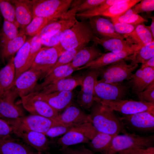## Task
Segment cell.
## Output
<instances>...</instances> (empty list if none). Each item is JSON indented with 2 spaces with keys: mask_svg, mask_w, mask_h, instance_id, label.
Returning <instances> with one entry per match:
<instances>
[{
  "mask_svg": "<svg viewBox=\"0 0 154 154\" xmlns=\"http://www.w3.org/2000/svg\"><path fill=\"white\" fill-rule=\"evenodd\" d=\"M92 124L99 132L117 135L126 132L120 118L108 106L94 101L89 114Z\"/></svg>",
  "mask_w": 154,
  "mask_h": 154,
  "instance_id": "6da1fadb",
  "label": "cell"
},
{
  "mask_svg": "<svg viewBox=\"0 0 154 154\" xmlns=\"http://www.w3.org/2000/svg\"><path fill=\"white\" fill-rule=\"evenodd\" d=\"M94 35L89 24L76 19L71 27L62 32L59 45L64 52L87 46Z\"/></svg>",
  "mask_w": 154,
  "mask_h": 154,
  "instance_id": "7a4b0ae2",
  "label": "cell"
},
{
  "mask_svg": "<svg viewBox=\"0 0 154 154\" xmlns=\"http://www.w3.org/2000/svg\"><path fill=\"white\" fill-rule=\"evenodd\" d=\"M113 138L109 147L101 153L116 154L123 150L135 148H146L153 147L154 135L141 136L125 132Z\"/></svg>",
  "mask_w": 154,
  "mask_h": 154,
  "instance_id": "3957f363",
  "label": "cell"
},
{
  "mask_svg": "<svg viewBox=\"0 0 154 154\" xmlns=\"http://www.w3.org/2000/svg\"><path fill=\"white\" fill-rule=\"evenodd\" d=\"M72 1V0L30 1L33 18L39 17L57 19L66 15Z\"/></svg>",
  "mask_w": 154,
  "mask_h": 154,
  "instance_id": "277c9868",
  "label": "cell"
},
{
  "mask_svg": "<svg viewBox=\"0 0 154 154\" xmlns=\"http://www.w3.org/2000/svg\"><path fill=\"white\" fill-rule=\"evenodd\" d=\"M138 66V64H127L124 60L99 68V77L102 81L108 83L122 84L130 79L132 72Z\"/></svg>",
  "mask_w": 154,
  "mask_h": 154,
  "instance_id": "5b68a950",
  "label": "cell"
},
{
  "mask_svg": "<svg viewBox=\"0 0 154 154\" xmlns=\"http://www.w3.org/2000/svg\"><path fill=\"white\" fill-rule=\"evenodd\" d=\"M99 73V69H88L82 74L81 88L77 96V102L85 110L91 108L94 102V88Z\"/></svg>",
  "mask_w": 154,
  "mask_h": 154,
  "instance_id": "8992f818",
  "label": "cell"
},
{
  "mask_svg": "<svg viewBox=\"0 0 154 154\" xmlns=\"http://www.w3.org/2000/svg\"><path fill=\"white\" fill-rule=\"evenodd\" d=\"M99 102L108 106L114 111L126 115L145 111L154 114V102L124 99L103 100Z\"/></svg>",
  "mask_w": 154,
  "mask_h": 154,
  "instance_id": "52a82bcc",
  "label": "cell"
},
{
  "mask_svg": "<svg viewBox=\"0 0 154 154\" xmlns=\"http://www.w3.org/2000/svg\"><path fill=\"white\" fill-rule=\"evenodd\" d=\"M129 88L127 84H112L98 80L94 88V101L123 100L127 94Z\"/></svg>",
  "mask_w": 154,
  "mask_h": 154,
  "instance_id": "ba28073f",
  "label": "cell"
},
{
  "mask_svg": "<svg viewBox=\"0 0 154 154\" xmlns=\"http://www.w3.org/2000/svg\"><path fill=\"white\" fill-rule=\"evenodd\" d=\"M4 119L11 125L18 126L44 134L51 128L63 125L52 120L38 115L32 114L15 119Z\"/></svg>",
  "mask_w": 154,
  "mask_h": 154,
  "instance_id": "9c48e42d",
  "label": "cell"
},
{
  "mask_svg": "<svg viewBox=\"0 0 154 154\" xmlns=\"http://www.w3.org/2000/svg\"><path fill=\"white\" fill-rule=\"evenodd\" d=\"M124 127L139 132H153L154 130V114L143 112L120 117Z\"/></svg>",
  "mask_w": 154,
  "mask_h": 154,
  "instance_id": "30bf717a",
  "label": "cell"
},
{
  "mask_svg": "<svg viewBox=\"0 0 154 154\" xmlns=\"http://www.w3.org/2000/svg\"><path fill=\"white\" fill-rule=\"evenodd\" d=\"M63 53L59 44L52 47H42L29 69L40 71L43 74L44 77Z\"/></svg>",
  "mask_w": 154,
  "mask_h": 154,
  "instance_id": "8fae6325",
  "label": "cell"
},
{
  "mask_svg": "<svg viewBox=\"0 0 154 154\" xmlns=\"http://www.w3.org/2000/svg\"><path fill=\"white\" fill-rule=\"evenodd\" d=\"M21 98V103L24 108L32 115L40 116L62 125L58 112L47 103L34 98L31 94Z\"/></svg>",
  "mask_w": 154,
  "mask_h": 154,
  "instance_id": "7c38bea8",
  "label": "cell"
},
{
  "mask_svg": "<svg viewBox=\"0 0 154 154\" xmlns=\"http://www.w3.org/2000/svg\"><path fill=\"white\" fill-rule=\"evenodd\" d=\"M18 96L14 86L0 97V117L3 119H15L24 116L21 108L14 103Z\"/></svg>",
  "mask_w": 154,
  "mask_h": 154,
  "instance_id": "4fadbf2b",
  "label": "cell"
},
{
  "mask_svg": "<svg viewBox=\"0 0 154 154\" xmlns=\"http://www.w3.org/2000/svg\"><path fill=\"white\" fill-rule=\"evenodd\" d=\"M78 5L74 4V6L70 11H68L64 17L51 22L45 26L37 34L41 38L48 37L60 31L71 27L76 20L75 17L76 10Z\"/></svg>",
  "mask_w": 154,
  "mask_h": 154,
  "instance_id": "5bb4252c",
  "label": "cell"
},
{
  "mask_svg": "<svg viewBox=\"0 0 154 154\" xmlns=\"http://www.w3.org/2000/svg\"><path fill=\"white\" fill-rule=\"evenodd\" d=\"M11 125L13 127V133L38 152H44L50 149L49 142L44 134L18 126Z\"/></svg>",
  "mask_w": 154,
  "mask_h": 154,
  "instance_id": "9a60e30c",
  "label": "cell"
},
{
  "mask_svg": "<svg viewBox=\"0 0 154 154\" xmlns=\"http://www.w3.org/2000/svg\"><path fill=\"white\" fill-rule=\"evenodd\" d=\"M30 94L34 98L47 103L58 112L72 105L74 97L72 91L58 92L48 94L36 92Z\"/></svg>",
  "mask_w": 154,
  "mask_h": 154,
  "instance_id": "2e32d148",
  "label": "cell"
},
{
  "mask_svg": "<svg viewBox=\"0 0 154 154\" xmlns=\"http://www.w3.org/2000/svg\"><path fill=\"white\" fill-rule=\"evenodd\" d=\"M43 74L40 71L29 69L21 74L15 81L14 86L20 97L34 91L37 82Z\"/></svg>",
  "mask_w": 154,
  "mask_h": 154,
  "instance_id": "e0dca14e",
  "label": "cell"
},
{
  "mask_svg": "<svg viewBox=\"0 0 154 154\" xmlns=\"http://www.w3.org/2000/svg\"><path fill=\"white\" fill-rule=\"evenodd\" d=\"M139 49L133 48L118 52H109L103 53L96 59L78 68L77 70L83 69H99L122 60H125L129 56L136 52Z\"/></svg>",
  "mask_w": 154,
  "mask_h": 154,
  "instance_id": "ac0fdd59",
  "label": "cell"
},
{
  "mask_svg": "<svg viewBox=\"0 0 154 154\" xmlns=\"http://www.w3.org/2000/svg\"><path fill=\"white\" fill-rule=\"evenodd\" d=\"M88 19L89 24L95 36L100 38L124 39L123 35L116 31L113 23L108 19L98 15Z\"/></svg>",
  "mask_w": 154,
  "mask_h": 154,
  "instance_id": "d6986e66",
  "label": "cell"
},
{
  "mask_svg": "<svg viewBox=\"0 0 154 154\" xmlns=\"http://www.w3.org/2000/svg\"><path fill=\"white\" fill-rule=\"evenodd\" d=\"M127 84L133 93L138 94L154 81V68H140L128 80Z\"/></svg>",
  "mask_w": 154,
  "mask_h": 154,
  "instance_id": "ffe728a7",
  "label": "cell"
},
{
  "mask_svg": "<svg viewBox=\"0 0 154 154\" xmlns=\"http://www.w3.org/2000/svg\"><path fill=\"white\" fill-rule=\"evenodd\" d=\"M59 118L60 123L66 126L74 127L92 122L89 114H86L78 107L72 104L59 114Z\"/></svg>",
  "mask_w": 154,
  "mask_h": 154,
  "instance_id": "44dd1931",
  "label": "cell"
},
{
  "mask_svg": "<svg viewBox=\"0 0 154 154\" xmlns=\"http://www.w3.org/2000/svg\"><path fill=\"white\" fill-rule=\"evenodd\" d=\"M83 78L82 74L72 76L71 75L45 86L37 92L48 94L58 92L72 91L76 87L81 86Z\"/></svg>",
  "mask_w": 154,
  "mask_h": 154,
  "instance_id": "7402d4cb",
  "label": "cell"
},
{
  "mask_svg": "<svg viewBox=\"0 0 154 154\" xmlns=\"http://www.w3.org/2000/svg\"><path fill=\"white\" fill-rule=\"evenodd\" d=\"M95 43L90 46L82 48L77 53L72 61L70 63L74 68L77 69L101 56L103 53Z\"/></svg>",
  "mask_w": 154,
  "mask_h": 154,
  "instance_id": "603a6c76",
  "label": "cell"
},
{
  "mask_svg": "<svg viewBox=\"0 0 154 154\" xmlns=\"http://www.w3.org/2000/svg\"><path fill=\"white\" fill-rule=\"evenodd\" d=\"M10 1L14 6L16 20L19 27L21 29H23L33 19L30 1L14 0Z\"/></svg>",
  "mask_w": 154,
  "mask_h": 154,
  "instance_id": "cb8c5ba5",
  "label": "cell"
},
{
  "mask_svg": "<svg viewBox=\"0 0 154 154\" xmlns=\"http://www.w3.org/2000/svg\"><path fill=\"white\" fill-rule=\"evenodd\" d=\"M92 41L102 45L106 50L110 52H118L132 48H140L137 45L131 44L126 40L119 38H100L94 35Z\"/></svg>",
  "mask_w": 154,
  "mask_h": 154,
  "instance_id": "d4e9b609",
  "label": "cell"
},
{
  "mask_svg": "<svg viewBox=\"0 0 154 154\" xmlns=\"http://www.w3.org/2000/svg\"><path fill=\"white\" fill-rule=\"evenodd\" d=\"M123 36L124 39L131 44L137 45L140 48L154 41L149 26L144 23L137 25L131 33Z\"/></svg>",
  "mask_w": 154,
  "mask_h": 154,
  "instance_id": "484cf974",
  "label": "cell"
},
{
  "mask_svg": "<svg viewBox=\"0 0 154 154\" xmlns=\"http://www.w3.org/2000/svg\"><path fill=\"white\" fill-rule=\"evenodd\" d=\"M76 70L71 66L70 63L55 68L44 76L43 82L37 84L33 92H38L43 87L60 79L71 76Z\"/></svg>",
  "mask_w": 154,
  "mask_h": 154,
  "instance_id": "4316f807",
  "label": "cell"
},
{
  "mask_svg": "<svg viewBox=\"0 0 154 154\" xmlns=\"http://www.w3.org/2000/svg\"><path fill=\"white\" fill-rule=\"evenodd\" d=\"M13 57L9 62L0 70V97L14 86L15 71Z\"/></svg>",
  "mask_w": 154,
  "mask_h": 154,
  "instance_id": "83f0119b",
  "label": "cell"
},
{
  "mask_svg": "<svg viewBox=\"0 0 154 154\" xmlns=\"http://www.w3.org/2000/svg\"><path fill=\"white\" fill-rule=\"evenodd\" d=\"M26 35L19 32L13 39L0 42L1 56L3 62L7 58L14 54L22 47L26 41Z\"/></svg>",
  "mask_w": 154,
  "mask_h": 154,
  "instance_id": "f1b7e54d",
  "label": "cell"
},
{
  "mask_svg": "<svg viewBox=\"0 0 154 154\" xmlns=\"http://www.w3.org/2000/svg\"><path fill=\"white\" fill-rule=\"evenodd\" d=\"M28 146L12 138L0 140V154H31Z\"/></svg>",
  "mask_w": 154,
  "mask_h": 154,
  "instance_id": "f546056e",
  "label": "cell"
},
{
  "mask_svg": "<svg viewBox=\"0 0 154 154\" xmlns=\"http://www.w3.org/2000/svg\"><path fill=\"white\" fill-rule=\"evenodd\" d=\"M30 41V39L26 41L14 58L13 62L15 71V81L21 74L28 70Z\"/></svg>",
  "mask_w": 154,
  "mask_h": 154,
  "instance_id": "4dcf8cb0",
  "label": "cell"
},
{
  "mask_svg": "<svg viewBox=\"0 0 154 154\" xmlns=\"http://www.w3.org/2000/svg\"><path fill=\"white\" fill-rule=\"evenodd\" d=\"M90 140L80 133L70 131L64 134L57 141V143L64 148L72 145L81 143H89Z\"/></svg>",
  "mask_w": 154,
  "mask_h": 154,
  "instance_id": "1f68e13d",
  "label": "cell"
},
{
  "mask_svg": "<svg viewBox=\"0 0 154 154\" xmlns=\"http://www.w3.org/2000/svg\"><path fill=\"white\" fill-rule=\"evenodd\" d=\"M153 56L154 41L142 46L136 52L129 56L125 60H131V64H132L140 63L143 64Z\"/></svg>",
  "mask_w": 154,
  "mask_h": 154,
  "instance_id": "d6a6232c",
  "label": "cell"
},
{
  "mask_svg": "<svg viewBox=\"0 0 154 154\" xmlns=\"http://www.w3.org/2000/svg\"><path fill=\"white\" fill-rule=\"evenodd\" d=\"M116 135L99 132L89 143V146L94 152L101 153L109 147Z\"/></svg>",
  "mask_w": 154,
  "mask_h": 154,
  "instance_id": "836d02e7",
  "label": "cell"
},
{
  "mask_svg": "<svg viewBox=\"0 0 154 154\" xmlns=\"http://www.w3.org/2000/svg\"><path fill=\"white\" fill-rule=\"evenodd\" d=\"M141 1V0H125L124 2L111 6L100 16L110 17L111 18L118 16Z\"/></svg>",
  "mask_w": 154,
  "mask_h": 154,
  "instance_id": "e575fe53",
  "label": "cell"
},
{
  "mask_svg": "<svg viewBox=\"0 0 154 154\" xmlns=\"http://www.w3.org/2000/svg\"><path fill=\"white\" fill-rule=\"evenodd\" d=\"M56 20L39 17L33 18L31 22L19 32L26 35L33 37L47 24Z\"/></svg>",
  "mask_w": 154,
  "mask_h": 154,
  "instance_id": "d590c367",
  "label": "cell"
},
{
  "mask_svg": "<svg viewBox=\"0 0 154 154\" xmlns=\"http://www.w3.org/2000/svg\"><path fill=\"white\" fill-rule=\"evenodd\" d=\"M125 0H106L103 3L90 10L76 14V16L83 19L100 16L111 6L116 3L124 1Z\"/></svg>",
  "mask_w": 154,
  "mask_h": 154,
  "instance_id": "8d00e7d4",
  "label": "cell"
},
{
  "mask_svg": "<svg viewBox=\"0 0 154 154\" xmlns=\"http://www.w3.org/2000/svg\"><path fill=\"white\" fill-rule=\"evenodd\" d=\"M111 19L112 22L124 23L136 25L148 21L138 14H136L132 7L128 9L121 15Z\"/></svg>",
  "mask_w": 154,
  "mask_h": 154,
  "instance_id": "74e56055",
  "label": "cell"
},
{
  "mask_svg": "<svg viewBox=\"0 0 154 154\" xmlns=\"http://www.w3.org/2000/svg\"><path fill=\"white\" fill-rule=\"evenodd\" d=\"M18 28L13 23L4 19L0 33V42L9 41L16 37L19 33Z\"/></svg>",
  "mask_w": 154,
  "mask_h": 154,
  "instance_id": "f35d334b",
  "label": "cell"
},
{
  "mask_svg": "<svg viewBox=\"0 0 154 154\" xmlns=\"http://www.w3.org/2000/svg\"><path fill=\"white\" fill-rule=\"evenodd\" d=\"M0 11L4 19L19 27L16 20L15 8L10 1L0 0Z\"/></svg>",
  "mask_w": 154,
  "mask_h": 154,
  "instance_id": "ab89813d",
  "label": "cell"
},
{
  "mask_svg": "<svg viewBox=\"0 0 154 154\" xmlns=\"http://www.w3.org/2000/svg\"><path fill=\"white\" fill-rule=\"evenodd\" d=\"M42 45L41 38L38 35H36L30 39L28 70L31 67L36 56L42 48Z\"/></svg>",
  "mask_w": 154,
  "mask_h": 154,
  "instance_id": "60d3db41",
  "label": "cell"
},
{
  "mask_svg": "<svg viewBox=\"0 0 154 154\" xmlns=\"http://www.w3.org/2000/svg\"><path fill=\"white\" fill-rule=\"evenodd\" d=\"M83 47L78 48L74 49L64 52L59 57L55 64L46 75L50 73L54 69L57 67L63 66L71 62L77 53Z\"/></svg>",
  "mask_w": 154,
  "mask_h": 154,
  "instance_id": "b9f144b4",
  "label": "cell"
},
{
  "mask_svg": "<svg viewBox=\"0 0 154 154\" xmlns=\"http://www.w3.org/2000/svg\"><path fill=\"white\" fill-rule=\"evenodd\" d=\"M70 131L79 132L91 140L99 132L90 122H87L73 127Z\"/></svg>",
  "mask_w": 154,
  "mask_h": 154,
  "instance_id": "7bdbcfd3",
  "label": "cell"
},
{
  "mask_svg": "<svg viewBox=\"0 0 154 154\" xmlns=\"http://www.w3.org/2000/svg\"><path fill=\"white\" fill-rule=\"evenodd\" d=\"M137 95L139 101L154 102V81Z\"/></svg>",
  "mask_w": 154,
  "mask_h": 154,
  "instance_id": "ee69618b",
  "label": "cell"
},
{
  "mask_svg": "<svg viewBox=\"0 0 154 154\" xmlns=\"http://www.w3.org/2000/svg\"><path fill=\"white\" fill-rule=\"evenodd\" d=\"M132 8L137 14L153 11L154 10V0H141L139 2L132 7Z\"/></svg>",
  "mask_w": 154,
  "mask_h": 154,
  "instance_id": "f6af8a7d",
  "label": "cell"
},
{
  "mask_svg": "<svg viewBox=\"0 0 154 154\" xmlns=\"http://www.w3.org/2000/svg\"><path fill=\"white\" fill-rule=\"evenodd\" d=\"M106 0H86L82 1L76 10V13L90 10L104 2Z\"/></svg>",
  "mask_w": 154,
  "mask_h": 154,
  "instance_id": "bcb514c9",
  "label": "cell"
},
{
  "mask_svg": "<svg viewBox=\"0 0 154 154\" xmlns=\"http://www.w3.org/2000/svg\"><path fill=\"white\" fill-rule=\"evenodd\" d=\"M112 23L116 31L122 35L131 33L137 25L119 22Z\"/></svg>",
  "mask_w": 154,
  "mask_h": 154,
  "instance_id": "7dc6e473",
  "label": "cell"
},
{
  "mask_svg": "<svg viewBox=\"0 0 154 154\" xmlns=\"http://www.w3.org/2000/svg\"><path fill=\"white\" fill-rule=\"evenodd\" d=\"M12 133V126L5 119L0 118V140L12 138L11 135Z\"/></svg>",
  "mask_w": 154,
  "mask_h": 154,
  "instance_id": "c3c4849f",
  "label": "cell"
},
{
  "mask_svg": "<svg viewBox=\"0 0 154 154\" xmlns=\"http://www.w3.org/2000/svg\"><path fill=\"white\" fill-rule=\"evenodd\" d=\"M72 127L63 125L53 127L50 128L45 135L50 137H56L64 135L70 131Z\"/></svg>",
  "mask_w": 154,
  "mask_h": 154,
  "instance_id": "681fc988",
  "label": "cell"
},
{
  "mask_svg": "<svg viewBox=\"0 0 154 154\" xmlns=\"http://www.w3.org/2000/svg\"><path fill=\"white\" fill-rule=\"evenodd\" d=\"M63 31L58 32L47 38H41V42L42 45L46 47H50L57 45L60 42L61 36Z\"/></svg>",
  "mask_w": 154,
  "mask_h": 154,
  "instance_id": "f907efd6",
  "label": "cell"
},
{
  "mask_svg": "<svg viewBox=\"0 0 154 154\" xmlns=\"http://www.w3.org/2000/svg\"><path fill=\"white\" fill-rule=\"evenodd\" d=\"M59 151L62 154H94L83 145L77 149H73L68 147L60 148Z\"/></svg>",
  "mask_w": 154,
  "mask_h": 154,
  "instance_id": "816d5d0a",
  "label": "cell"
},
{
  "mask_svg": "<svg viewBox=\"0 0 154 154\" xmlns=\"http://www.w3.org/2000/svg\"><path fill=\"white\" fill-rule=\"evenodd\" d=\"M118 154H154V148L151 147L146 148H135L119 151Z\"/></svg>",
  "mask_w": 154,
  "mask_h": 154,
  "instance_id": "f5cc1de1",
  "label": "cell"
},
{
  "mask_svg": "<svg viewBox=\"0 0 154 154\" xmlns=\"http://www.w3.org/2000/svg\"><path fill=\"white\" fill-rule=\"evenodd\" d=\"M150 67L154 68V56L146 61L144 63L142 64L141 68Z\"/></svg>",
  "mask_w": 154,
  "mask_h": 154,
  "instance_id": "db71d44e",
  "label": "cell"
},
{
  "mask_svg": "<svg viewBox=\"0 0 154 154\" xmlns=\"http://www.w3.org/2000/svg\"><path fill=\"white\" fill-rule=\"evenodd\" d=\"M150 18L152 19V21L151 24L149 27L153 37L154 38V17H152Z\"/></svg>",
  "mask_w": 154,
  "mask_h": 154,
  "instance_id": "11a10c76",
  "label": "cell"
},
{
  "mask_svg": "<svg viewBox=\"0 0 154 154\" xmlns=\"http://www.w3.org/2000/svg\"><path fill=\"white\" fill-rule=\"evenodd\" d=\"M31 154H42V153L41 152H38L36 153L33 152Z\"/></svg>",
  "mask_w": 154,
  "mask_h": 154,
  "instance_id": "9f6ffc18",
  "label": "cell"
}]
</instances>
